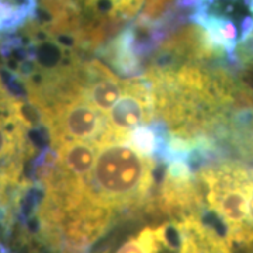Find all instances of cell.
I'll list each match as a JSON object with an SVG mask.
<instances>
[{"label": "cell", "instance_id": "obj_1", "mask_svg": "<svg viewBox=\"0 0 253 253\" xmlns=\"http://www.w3.org/2000/svg\"><path fill=\"white\" fill-rule=\"evenodd\" d=\"M155 161L128 141L100 144L97 159L86 179L83 204L111 218L139 208L154 184Z\"/></svg>", "mask_w": 253, "mask_h": 253}, {"label": "cell", "instance_id": "obj_2", "mask_svg": "<svg viewBox=\"0 0 253 253\" xmlns=\"http://www.w3.org/2000/svg\"><path fill=\"white\" fill-rule=\"evenodd\" d=\"M31 123L23 101L0 78V211L9 218L27 187L26 166L34 156Z\"/></svg>", "mask_w": 253, "mask_h": 253}, {"label": "cell", "instance_id": "obj_3", "mask_svg": "<svg viewBox=\"0 0 253 253\" xmlns=\"http://www.w3.org/2000/svg\"><path fill=\"white\" fill-rule=\"evenodd\" d=\"M155 113L154 90L149 81L142 78L126 79L123 96L106 117L110 138L113 141H128L135 128L154 120Z\"/></svg>", "mask_w": 253, "mask_h": 253}, {"label": "cell", "instance_id": "obj_4", "mask_svg": "<svg viewBox=\"0 0 253 253\" xmlns=\"http://www.w3.org/2000/svg\"><path fill=\"white\" fill-rule=\"evenodd\" d=\"M100 145L93 142H65L56 146L54 166L78 180H86L97 159Z\"/></svg>", "mask_w": 253, "mask_h": 253}, {"label": "cell", "instance_id": "obj_5", "mask_svg": "<svg viewBox=\"0 0 253 253\" xmlns=\"http://www.w3.org/2000/svg\"><path fill=\"white\" fill-rule=\"evenodd\" d=\"M170 224L159 226H145L136 235L128 238L116 253H159Z\"/></svg>", "mask_w": 253, "mask_h": 253}, {"label": "cell", "instance_id": "obj_6", "mask_svg": "<svg viewBox=\"0 0 253 253\" xmlns=\"http://www.w3.org/2000/svg\"><path fill=\"white\" fill-rule=\"evenodd\" d=\"M128 142L132 145L139 154L146 155V156H154L161 145L156 129L148 126L135 128L129 134Z\"/></svg>", "mask_w": 253, "mask_h": 253}, {"label": "cell", "instance_id": "obj_7", "mask_svg": "<svg viewBox=\"0 0 253 253\" xmlns=\"http://www.w3.org/2000/svg\"><path fill=\"white\" fill-rule=\"evenodd\" d=\"M236 61L244 66L245 72L253 76V33L236 51Z\"/></svg>", "mask_w": 253, "mask_h": 253}, {"label": "cell", "instance_id": "obj_8", "mask_svg": "<svg viewBox=\"0 0 253 253\" xmlns=\"http://www.w3.org/2000/svg\"><path fill=\"white\" fill-rule=\"evenodd\" d=\"M145 0H120L117 7V17L123 20H129L135 17L141 10Z\"/></svg>", "mask_w": 253, "mask_h": 253}, {"label": "cell", "instance_id": "obj_9", "mask_svg": "<svg viewBox=\"0 0 253 253\" xmlns=\"http://www.w3.org/2000/svg\"><path fill=\"white\" fill-rule=\"evenodd\" d=\"M84 1V4H87V3H90L93 0H83ZM111 3H114V6H116V14H117V7H118V3H120V0H109Z\"/></svg>", "mask_w": 253, "mask_h": 253}]
</instances>
